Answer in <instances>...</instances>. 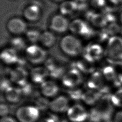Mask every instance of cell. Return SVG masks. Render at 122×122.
Listing matches in <instances>:
<instances>
[{"label": "cell", "instance_id": "1", "mask_svg": "<svg viewBox=\"0 0 122 122\" xmlns=\"http://www.w3.org/2000/svg\"><path fill=\"white\" fill-rule=\"evenodd\" d=\"M105 54L111 61H122V37L119 35L111 36L107 41Z\"/></svg>", "mask_w": 122, "mask_h": 122}, {"label": "cell", "instance_id": "2", "mask_svg": "<svg viewBox=\"0 0 122 122\" xmlns=\"http://www.w3.org/2000/svg\"><path fill=\"white\" fill-rule=\"evenodd\" d=\"M61 50L66 55L76 57L82 51V47L81 41L75 36L67 35L63 37L60 41Z\"/></svg>", "mask_w": 122, "mask_h": 122}, {"label": "cell", "instance_id": "3", "mask_svg": "<svg viewBox=\"0 0 122 122\" xmlns=\"http://www.w3.org/2000/svg\"><path fill=\"white\" fill-rule=\"evenodd\" d=\"M40 116V110L35 106H23L16 111V116L20 122H35Z\"/></svg>", "mask_w": 122, "mask_h": 122}, {"label": "cell", "instance_id": "4", "mask_svg": "<svg viewBox=\"0 0 122 122\" xmlns=\"http://www.w3.org/2000/svg\"><path fill=\"white\" fill-rule=\"evenodd\" d=\"M70 30L73 33L89 38L94 35V30L87 23L81 19H75L70 23Z\"/></svg>", "mask_w": 122, "mask_h": 122}, {"label": "cell", "instance_id": "5", "mask_svg": "<svg viewBox=\"0 0 122 122\" xmlns=\"http://www.w3.org/2000/svg\"><path fill=\"white\" fill-rule=\"evenodd\" d=\"M27 59L31 63L40 64L46 60L47 52L41 47L36 45H31L26 50Z\"/></svg>", "mask_w": 122, "mask_h": 122}, {"label": "cell", "instance_id": "6", "mask_svg": "<svg viewBox=\"0 0 122 122\" xmlns=\"http://www.w3.org/2000/svg\"><path fill=\"white\" fill-rule=\"evenodd\" d=\"M82 80L81 72L77 69L72 68L64 75L62 78V82L65 86L73 88L81 83Z\"/></svg>", "mask_w": 122, "mask_h": 122}, {"label": "cell", "instance_id": "7", "mask_svg": "<svg viewBox=\"0 0 122 122\" xmlns=\"http://www.w3.org/2000/svg\"><path fill=\"white\" fill-rule=\"evenodd\" d=\"M103 54L102 47L98 43H92L88 45L83 51L84 59L87 61L93 63L100 60Z\"/></svg>", "mask_w": 122, "mask_h": 122}, {"label": "cell", "instance_id": "8", "mask_svg": "<svg viewBox=\"0 0 122 122\" xmlns=\"http://www.w3.org/2000/svg\"><path fill=\"white\" fill-rule=\"evenodd\" d=\"M67 116L73 122H83L89 118V113L82 105L75 104L68 109Z\"/></svg>", "mask_w": 122, "mask_h": 122}, {"label": "cell", "instance_id": "9", "mask_svg": "<svg viewBox=\"0 0 122 122\" xmlns=\"http://www.w3.org/2000/svg\"><path fill=\"white\" fill-rule=\"evenodd\" d=\"M70 23L64 15L57 14L53 16L50 21V28L54 32L61 33L69 29Z\"/></svg>", "mask_w": 122, "mask_h": 122}, {"label": "cell", "instance_id": "10", "mask_svg": "<svg viewBox=\"0 0 122 122\" xmlns=\"http://www.w3.org/2000/svg\"><path fill=\"white\" fill-rule=\"evenodd\" d=\"M6 27L10 33L17 35L23 34L27 29V25L24 20L17 17L10 19L7 23Z\"/></svg>", "mask_w": 122, "mask_h": 122}, {"label": "cell", "instance_id": "11", "mask_svg": "<svg viewBox=\"0 0 122 122\" xmlns=\"http://www.w3.org/2000/svg\"><path fill=\"white\" fill-rule=\"evenodd\" d=\"M9 76L10 80L11 82L15 83L21 87L28 82V73L22 67L18 66L11 70L9 72Z\"/></svg>", "mask_w": 122, "mask_h": 122}, {"label": "cell", "instance_id": "12", "mask_svg": "<svg viewBox=\"0 0 122 122\" xmlns=\"http://www.w3.org/2000/svg\"><path fill=\"white\" fill-rule=\"evenodd\" d=\"M49 108L55 112H63L67 111L69 108V100L64 96H60L50 102Z\"/></svg>", "mask_w": 122, "mask_h": 122}, {"label": "cell", "instance_id": "13", "mask_svg": "<svg viewBox=\"0 0 122 122\" xmlns=\"http://www.w3.org/2000/svg\"><path fill=\"white\" fill-rule=\"evenodd\" d=\"M41 12L40 6L36 4H32L26 7L23 10L24 17L30 21H36L39 20Z\"/></svg>", "mask_w": 122, "mask_h": 122}, {"label": "cell", "instance_id": "14", "mask_svg": "<svg viewBox=\"0 0 122 122\" xmlns=\"http://www.w3.org/2000/svg\"><path fill=\"white\" fill-rule=\"evenodd\" d=\"M103 76L102 72L94 71L87 82V87L92 90H99L103 86Z\"/></svg>", "mask_w": 122, "mask_h": 122}, {"label": "cell", "instance_id": "15", "mask_svg": "<svg viewBox=\"0 0 122 122\" xmlns=\"http://www.w3.org/2000/svg\"><path fill=\"white\" fill-rule=\"evenodd\" d=\"M48 75L49 71L45 67H37L32 69L30 71L31 80L36 83H43Z\"/></svg>", "mask_w": 122, "mask_h": 122}, {"label": "cell", "instance_id": "16", "mask_svg": "<svg viewBox=\"0 0 122 122\" xmlns=\"http://www.w3.org/2000/svg\"><path fill=\"white\" fill-rule=\"evenodd\" d=\"M41 93L46 97H51L57 95L59 91L58 85L52 81H45L41 85Z\"/></svg>", "mask_w": 122, "mask_h": 122}, {"label": "cell", "instance_id": "17", "mask_svg": "<svg viewBox=\"0 0 122 122\" xmlns=\"http://www.w3.org/2000/svg\"><path fill=\"white\" fill-rule=\"evenodd\" d=\"M0 59L4 63L12 64L17 62L19 57L15 50L13 48H7L1 51Z\"/></svg>", "mask_w": 122, "mask_h": 122}, {"label": "cell", "instance_id": "18", "mask_svg": "<svg viewBox=\"0 0 122 122\" xmlns=\"http://www.w3.org/2000/svg\"><path fill=\"white\" fill-rule=\"evenodd\" d=\"M4 95L6 100L12 103L19 102L22 95L20 89L12 86L4 92Z\"/></svg>", "mask_w": 122, "mask_h": 122}, {"label": "cell", "instance_id": "19", "mask_svg": "<svg viewBox=\"0 0 122 122\" xmlns=\"http://www.w3.org/2000/svg\"><path fill=\"white\" fill-rule=\"evenodd\" d=\"M76 2L72 0H65L62 2L60 6V11L62 15H70L77 9Z\"/></svg>", "mask_w": 122, "mask_h": 122}, {"label": "cell", "instance_id": "20", "mask_svg": "<svg viewBox=\"0 0 122 122\" xmlns=\"http://www.w3.org/2000/svg\"><path fill=\"white\" fill-rule=\"evenodd\" d=\"M92 63L84 60V61H79L73 62L71 66L72 68L77 69L81 72L85 73H92L94 71V67Z\"/></svg>", "mask_w": 122, "mask_h": 122}, {"label": "cell", "instance_id": "21", "mask_svg": "<svg viewBox=\"0 0 122 122\" xmlns=\"http://www.w3.org/2000/svg\"><path fill=\"white\" fill-rule=\"evenodd\" d=\"M101 98V95L98 92L91 90L83 92L81 100L86 104L92 105L95 104Z\"/></svg>", "mask_w": 122, "mask_h": 122}, {"label": "cell", "instance_id": "22", "mask_svg": "<svg viewBox=\"0 0 122 122\" xmlns=\"http://www.w3.org/2000/svg\"><path fill=\"white\" fill-rule=\"evenodd\" d=\"M56 40V37L53 33L46 31L41 33L39 41L44 46L50 48L54 45Z\"/></svg>", "mask_w": 122, "mask_h": 122}, {"label": "cell", "instance_id": "23", "mask_svg": "<svg viewBox=\"0 0 122 122\" xmlns=\"http://www.w3.org/2000/svg\"><path fill=\"white\" fill-rule=\"evenodd\" d=\"M103 77L107 81H112L117 80V73L114 67L112 66H106L104 67L102 72Z\"/></svg>", "mask_w": 122, "mask_h": 122}, {"label": "cell", "instance_id": "24", "mask_svg": "<svg viewBox=\"0 0 122 122\" xmlns=\"http://www.w3.org/2000/svg\"><path fill=\"white\" fill-rule=\"evenodd\" d=\"M110 99L113 106L122 108V88L118 89L111 95Z\"/></svg>", "mask_w": 122, "mask_h": 122}, {"label": "cell", "instance_id": "25", "mask_svg": "<svg viewBox=\"0 0 122 122\" xmlns=\"http://www.w3.org/2000/svg\"><path fill=\"white\" fill-rule=\"evenodd\" d=\"M10 44L12 48L16 51H20L26 48V43L24 39L20 37H16L11 39Z\"/></svg>", "mask_w": 122, "mask_h": 122}, {"label": "cell", "instance_id": "26", "mask_svg": "<svg viewBox=\"0 0 122 122\" xmlns=\"http://www.w3.org/2000/svg\"><path fill=\"white\" fill-rule=\"evenodd\" d=\"M50 102L46 97H38L35 101V106L40 111H45L49 108Z\"/></svg>", "mask_w": 122, "mask_h": 122}, {"label": "cell", "instance_id": "27", "mask_svg": "<svg viewBox=\"0 0 122 122\" xmlns=\"http://www.w3.org/2000/svg\"><path fill=\"white\" fill-rule=\"evenodd\" d=\"M92 23L98 27H104L107 25V21L105 16L97 14L92 16L91 18Z\"/></svg>", "mask_w": 122, "mask_h": 122}, {"label": "cell", "instance_id": "28", "mask_svg": "<svg viewBox=\"0 0 122 122\" xmlns=\"http://www.w3.org/2000/svg\"><path fill=\"white\" fill-rule=\"evenodd\" d=\"M41 33L36 30H30L26 32V38L31 43H36L40 41Z\"/></svg>", "mask_w": 122, "mask_h": 122}, {"label": "cell", "instance_id": "29", "mask_svg": "<svg viewBox=\"0 0 122 122\" xmlns=\"http://www.w3.org/2000/svg\"><path fill=\"white\" fill-rule=\"evenodd\" d=\"M69 97L73 101H79L81 100L83 92L82 91L78 88H70L67 91Z\"/></svg>", "mask_w": 122, "mask_h": 122}, {"label": "cell", "instance_id": "30", "mask_svg": "<svg viewBox=\"0 0 122 122\" xmlns=\"http://www.w3.org/2000/svg\"><path fill=\"white\" fill-rule=\"evenodd\" d=\"M89 118L91 122H101L103 121L102 114L96 107L91 110L89 113Z\"/></svg>", "mask_w": 122, "mask_h": 122}, {"label": "cell", "instance_id": "31", "mask_svg": "<svg viewBox=\"0 0 122 122\" xmlns=\"http://www.w3.org/2000/svg\"><path fill=\"white\" fill-rule=\"evenodd\" d=\"M65 74V70L61 66H57L55 69L49 72L50 76L54 79L62 78Z\"/></svg>", "mask_w": 122, "mask_h": 122}, {"label": "cell", "instance_id": "32", "mask_svg": "<svg viewBox=\"0 0 122 122\" xmlns=\"http://www.w3.org/2000/svg\"><path fill=\"white\" fill-rule=\"evenodd\" d=\"M105 30L111 36L116 35L118 32L120 30V27L119 25L115 22L110 23L107 27L105 28Z\"/></svg>", "mask_w": 122, "mask_h": 122}, {"label": "cell", "instance_id": "33", "mask_svg": "<svg viewBox=\"0 0 122 122\" xmlns=\"http://www.w3.org/2000/svg\"><path fill=\"white\" fill-rule=\"evenodd\" d=\"M20 89L21 90L22 95L25 96L30 95L32 93L33 89L32 85L28 82H27L24 85L21 86Z\"/></svg>", "mask_w": 122, "mask_h": 122}, {"label": "cell", "instance_id": "34", "mask_svg": "<svg viewBox=\"0 0 122 122\" xmlns=\"http://www.w3.org/2000/svg\"><path fill=\"white\" fill-rule=\"evenodd\" d=\"M58 66L56 65L54 60L52 58L46 60L45 62V67L49 71V72L55 69Z\"/></svg>", "mask_w": 122, "mask_h": 122}, {"label": "cell", "instance_id": "35", "mask_svg": "<svg viewBox=\"0 0 122 122\" xmlns=\"http://www.w3.org/2000/svg\"><path fill=\"white\" fill-rule=\"evenodd\" d=\"M109 35L108 34L105 29L99 32L98 34V40L100 42H104L108 41L110 38Z\"/></svg>", "mask_w": 122, "mask_h": 122}, {"label": "cell", "instance_id": "36", "mask_svg": "<svg viewBox=\"0 0 122 122\" xmlns=\"http://www.w3.org/2000/svg\"><path fill=\"white\" fill-rule=\"evenodd\" d=\"M11 81L6 78H3L0 81V90L2 92H5L9 88L11 87Z\"/></svg>", "mask_w": 122, "mask_h": 122}, {"label": "cell", "instance_id": "37", "mask_svg": "<svg viewBox=\"0 0 122 122\" xmlns=\"http://www.w3.org/2000/svg\"><path fill=\"white\" fill-rule=\"evenodd\" d=\"M10 112V109L7 105L1 103L0 105V114L1 116H6Z\"/></svg>", "mask_w": 122, "mask_h": 122}, {"label": "cell", "instance_id": "38", "mask_svg": "<svg viewBox=\"0 0 122 122\" xmlns=\"http://www.w3.org/2000/svg\"><path fill=\"white\" fill-rule=\"evenodd\" d=\"M105 0H92V4L95 7L100 8L105 4Z\"/></svg>", "mask_w": 122, "mask_h": 122}, {"label": "cell", "instance_id": "39", "mask_svg": "<svg viewBox=\"0 0 122 122\" xmlns=\"http://www.w3.org/2000/svg\"><path fill=\"white\" fill-rule=\"evenodd\" d=\"M114 122H122V110L116 112L113 116Z\"/></svg>", "mask_w": 122, "mask_h": 122}, {"label": "cell", "instance_id": "40", "mask_svg": "<svg viewBox=\"0 0 122 122\" xmlns=\"http://www.w3.org/2000/svg\"><path fill=\"white\" fill-rule=\"evenodd\" d=\"M57 118L53 115H51L49 117L41 119L39 122H57Z\"/></svg>", "mask_w": 122, "mask_h": 122}, {"label": "cell", "instance_id": "41", "mask_svg": "<svg viewBox=\"0 0 122 122\" xmlns=\"http://www.w3.org/2000/svg\"><path fill=\"white\" fill-rule=\"evenodd\" d=\"M0 122H16L13 118L6 116L2 117L0 119Z\"/></svg>", "mask_w": 122, "mask_h": 122}, {"label": "cell", "instance_id": "42", "mask_svg": "<svg viewBox=\"0 0 122 122\" xmlns=\"http://www.w3.org/2000/svg\"><path fill=\"white\" fill-rule=\"evenodd\" d=\"M117 81L122 84V71L117 74Z\"/></svg>", "mask_w": 122, "mask_h": 122}, {"label": "cell", "instance_id": "43", "mask_svg": "<svg viewBox=\"0 0 122 122\" xmlns=\"http://www.w3.org/2000/svg\"><path fill=\"white\" fill-rule=\"evenodd\" d=\"M112 2H113L114 4H118L121 1H122V0H111Z\"/></svg>", "mask_w": 122, "mask_h": 122}, {"label": "cell", "instance_id": "44", "mask_svg": "<svg viewBox=\"0 0 122 122\" xmlns=\"http://www.w3.org/2000/svg\"><path fill=\"white\" fill-rule=\"evenodd\" d=\"M119 20H120V21L121 23V24H122V12L121 13L120 16H119Z\"/></svg>", "mask_w": 122, "mask_h": 122}, {"label": "cell", "instance_id": "45", "mask_svg": "<svg viewBox=\"0 0 122 122\" xmlns=\"http://www.w3.org/2000/svg\"><path fill=\"white\" fill-rule=\"evenodd\" d=\"M87 0H75L76 1H83V2L85 1H87Z\"/></svg>", "mask_w": 122, "mask_h": 122}, {"label": "cell", "instance_id": "46", "mask_svg": "<svg viewBox=\"0 0 122 122\" xmlns=\"http://www.w3.org/2000/svg\"><path fill=\"white\" fill-rule=\"evenodd\" d=\"M53 1H57V2H59V1H63L64 0H53Z\"/></svg>", "mask_w": 122, "mask_h": 122}, {"label": "cell", "instance_id": "47", "mask_svg": "<svg viewBox=\"0 0 122 122\" xmlns=\"http://www.w3.org/2000/svg\"><path fill=\"white\" fill-rule=\"evenodd\" d=\"M62 122H68L66 121H63Z\"/></svg>", "mask_w": 122, "mask_h": 122}]
</instances>
